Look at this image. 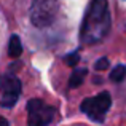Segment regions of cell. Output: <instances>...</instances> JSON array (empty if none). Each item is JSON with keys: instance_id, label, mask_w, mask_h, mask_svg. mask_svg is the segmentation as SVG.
I'll list each match as a JSON object with an SVG mask.
<instances>
[{"instance_id": "6da1fadb", "label": "cell", "mask_w": 126, "mask_h": 126, "mask_svg": "<svg viewBox=\"0 0 126 126\" xmlns=\"http://www.w3.org/2000/svg\"><path fill=\"white\" fill-rule=\"evenodd\" d=\"M110 29V11L107 0H93L85 13L80 40L86 45L101 42Z\"/></svg>"}, {"instance_id": "7a4b0ae2", "label": "cell", "mask_w": 126, "mask_h": 126, "mask_svg": "<svg viewBox=\"0 0 126 126\" xmlns=\"http://www.w3.org/2000/svg\"><path fill=\"white\" fill-rule=\"evenodd\" d=\"M59 0H34L31 6V21L35 27H48L56 19Z\"/></svg>"}, {"instance_id": "3957f363", "label": "cell", "mask_w": 126, "mask_h": 126, "mask_svg": "<svg viewBox=\"0 0 126 126\" xmlns=\"http://www.w3.org/2000/svg\"><path fill=\"white\" fill-rule=\"evenodd\" d=\"M112 99L109 96V93H101L97 96H93V97H88L81 102V110L88 115L91 120L96 121H102L107 113V110L110 109Z\"/></svg>"}, {"instance_id": "277c9868", "label": "cell", "mask_w": 126, "mask_h": 126, "mask_svg": "<svg viewBox=\"0 0 126 126\" xmlns=\"http://www.w3.org/2000/svg\"><path fill=\"white\" fill-rule=\"evenodd\" d=\"M29 126H48L54 117V109L46 105L40 99H32L27 104Z\"/></svg>"}, {"instance_id": "5b68a950", "label": "cell", "mask_w": 126, "mask_h": 126, "mask_svg": "<svg viewBox=\"0 0 126 126\" xmlns=\"http://www.w3.org/2000/svg\"><path fill=\"white\" fill-rule=\"evenodd\" d=\"M0 93H2V105L13 107L21 94V81L13 74H5L0 78Z\"/></svg>"}, {"instance_id": "8992f818", "label": "cell", "mask_w": 126, "mask_h": 126, "mask_svg": "<svg viewBox=\"0 0 126 126\" xmlns=\"http://www.w3.org/2000/svg\"><path fill=\"white\" fill-rule=\"evenodd\" d=\"M8 51H10V56H13V58H18L22 53V45H21V42H19V38L16 37V35H13L11 40H10Z\"/></svg>"}, {"instance_id": "52a82bcc", "label": "cell", "mask_w": 126, "mask_h": 126, "mask_svg": "<svg viewBox=\"0 0 126 126\" xmlns=\"http://www.w3.org/2000/svg\"><path fill=\"white\" fill-rule=\"evenodd\" d=\"M86 75V69H77V70L72 74V78H70V86H80L81 81H83V77Z\"/></svg>"}, {"instance_id": "ba28073f", "label": "cell", "mask_w": 126, "mask_h": 126, "mask_svg": "<svg viewBox=\"0 0 126 126\" xmlns=\"http://www.w3.org/2000/svg\"><path fill=\"white\" fill-rule=\"evenodd\" d=\"M125 75H126V67L125 65H117V67L112 70V74H110V78L113 81H121L125 78Z\"/></svg>"}, {"instance_id": "9c48e42d", "label": "cell", "mask_w": 126, "mask_h": 126, "mask_svg": "<svg viewBox=\"0 0 126 126\" xmlns=\"http://www.w3.org/2000/svg\"><path fill=\"white\" fill-rule=\"evenodd\" d=\"M107 65H109L107 59H101V61L96 62V69H97V70H104V69H107Z\"/></svg>"}, {"instance_id": "30bf717a", "label": "cell", "mask_w": 126, "mask_h": 126, "mask_svg": "<svg viewBox=\"0 0 126 126\" xmlns=\"http://www.w3.org/2000/svg\"><path fill=\"white\" fill-rule=\"evenodd\" d=\"M77 61H78V54H72L70 58L67 59V62H69L70 65H75V64H77Z\"/></svg>"}, {"instance_id": "8fae6325", "label": "cell", "mask_w": 126, "mask_h": 126, "mask_svg": "<svg viewBox=\"0 0 126 126\" xmlns=\"http://www.w3.org/2000/svg\"><path fill=\"white\" fill-rule=\"evenodd\" d=\"M0 126H10V125H8V121H6L3 117H0Z\"/></svg>"}]
</instances>
